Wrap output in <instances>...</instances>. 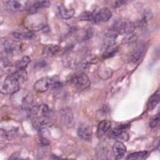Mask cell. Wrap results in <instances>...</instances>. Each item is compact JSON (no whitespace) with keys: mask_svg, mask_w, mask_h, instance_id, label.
Segmentation results:
<instances>
[{"mask_svg":"<svg viewBox=\"0 0 160 160\" xmlns=\"http://www.w3.org/2000/svg\"><path fill=\"white\" fill-rule=\"evenodd\" d=\"M12 34L17 39H31L34 36V32L31 30L27 31H14Z\"/></svg>","mask_w":160,"mask_h":160,"instance_id":"cell-20","label":"cell"},{"mask_svg":"<svg viewBox=\"0 0 160 160\" xmlns=\"http://www.w3.org/2000/svg\"><path fill=\"white\" fill-rule=\"evenodd\" d=\"M95 14L93 12L90 11H83L79 16V18L81 21H93Z\"/></svg>","mask_w":160,"mask_h":160,"instance_id":"cell-25","label":"cell"},{"mask_svg":"<svg viewBox=\"0 0 160 160\" xmlns=\"http://www.w3.org/2000/svg\"><path fill=\"white\" fill-rule=\"evenodd\" d=\"M160 101V92L157 91L154 92L149 98L147 102V108L148 110L153 109Z\"/></svg>","mask_w":160,"mask_h":160,"instance_id":"cell-17","label":"cell"},{"mask_svg":"<svg viewBox=\"0 0 160 160\" xmlns=\"http://www.w3.org/2000/svg\"><path fill=\"white\" fill-rule=\"evenodd\" d=\"M94 34V30L92 28H89L82 31L81 32H78L76 38L81 41H85L90 39Z\"/></svg>","mask_w":160,"mask_h":160,"instance_id":"cell-19","label":"cell"},{"mask_svg":"<svg viewBox=\"0 0 160 160\" xmlns=\"http://www.w3.org/2000/svg\"><path fill=\"white\" fill-rule=\"evenodd\" d=\"M2 47L5 54L8 56L14 55L16 53L19 52L21 49L20 43L11 39L4 40Z\"/></svg>","mask_w":160,"mask_h":160,"instance_id":"cell-5","label":"cell"},{"mask_svg":"<svg viewBox=\"0 0 160 160\" xmlns=\"http://www.w3.org/2000/svg\"><path fill=\"white\" fill-rule=\"evenodd\" d=\"M70 83L78 91H83L90 86V80L88 76L84 73L75 74L70 79Z\"/></svg>","mask_w":160,"mask_h":160,"instance_id":"cell-3","label":"cell"},{"mask_svg":"<svg viewBox=\"0 0 160 160\" xmlns=\"http://www.w3.org/2000/svg\"><path fill=\"white\" fill-rule=\"evenodd\" d=\"M61 120L62 123L68 127H71L74 122V116L69 108L61 109L59 113Z\"/></svg>","mask_w":160,"mask_h":160,"instance_id":"cell-9","label":"cell"},{"mask_svg":"<svg viewBox=\"0 0 160 160\" xmlns=\"http://www.w3.org/2000/svg\"><path fill=\"white\" fill-rule=\"evenodd\" d=\"M29 2V0H8L6 3V9L12 12L25 11Z\"/></svg>","mask_w":160,"mask_h":160,"instance_id":"cell-4","label":"cell"},{"mask_svg":"<svg viewBox=\"0 0 160 160\" xmlns=\"http://www.w3.org/2000/svg\"><path fill=\"white\" fill-rule=\"evenodd\" d=\"M146 49V45L144 44H139L132 51L131 56H130V59L133 62H136L139 61L143 54H144Z\"/></svg>","mask_w":160,"mask_h":160,"instance_id":"cell-10","label":"cell"},{"mask_svg":"<svg viewBox=\"0 0 160 160\" xmlns=\"http://www.w3.org/2000/svg\"><path fill=\"white\" fill-rule=\"evenodd\" d=\"M128 0H115L114 1V7L119 8L124 5L127 2Z\"/></svg>","mask_w":160,"mask_h":160,"instance_id":"cell-29","label":"cell"},{"mask_svg":"<svg viewBox=\"0 0 160 160\" xmlns=\"http://www.w3.org/2000/svg\"><path fill=\"white\" fill-rule=\"evenodd\" d=\"M61 50V48L58 44H47L42 49V54L46 56H54Z\"/></svg>","mask_w":160,"mask_h":160,"instance_id":"cell-15","label":"cell"},{"mask_svg":"<svg viewBox=\"0 0 160 160\" xmlns=\"http://www.w3.org/2000/svg\"><path fill=\"white\" fill-rule=\"evenodd\" d=\"M58 11L59 13L60 16L62 19H68L71 18L75 12V11L73 8H69L68 9L64 6L63 3H61L58 6Z\"/></svg>","mask_w":160,"mask_h":160,"instance_id":"cell-14","label":"cell"},{"mask_svg":"<svg viewBox=\"0 0 160 160\" xmlns=\"http://www.w3.org/2000/svg\"><path fill=\"white\" fill-rule=\"evenodd\" d=\"M30 58L28 56H24L21 59L16 61L11 66L14 68V71L19 69H25L28 66V64L30 62Z\"/></svg>","mask_w":160,"mask_h":160,"instance_id":"cell-18","label":"cell"},{"mask_svg":"<svg viewBox=\"0 0 160 160\" xmlns=\"http://www.w3.org/2000/svg\"><path fill=\"white\" fill-rule=\"evenodd\" d=\"M111 11L107 8H101L96 14H95L93 22L96 24L106 22L112 18Z\"/></svg>","mask_w":160,"mask_h":160,"instance_id":"cell-8","label":"cell"},{"mask_svg":"<svg viewBox=\"0 0 160 160\" xmlns=\"http://www.w3.org/2000/svg\"><path fill=\"white\" fill-rule=\"evenodd\" d=\"M77 132L78 136L83 140L89 141L92 138V129L87 125H81L79 126Z\"/></svg>","mask_w":160,"mask_h":160,"instance_id":"cell-13","label":"cell"},{"mask_svg":"<svg viewBox=\"0 0 160 160\" xmlns=\"http://www.w3.org/2000/svg\"><path fill=\"white\" fill-rule=\"evenodd\" d=\"M112 152L114 155V158L116 159L122 158L126 152V148L122 143L119 141H116L112 146Z\"/></svg>","mask_w":160,"mask_h":160,"instance_id":"cell-12","label":"cell"},{"mask_svg":"<svg viewBox=\"0 0 160 160\" xmlns=\"http://www.w3.org/2000/svg\"><path fill=\"white\" fill-rule=\"evenodd\" d=\"M160 123V113L155 114L149 121V125L151 128H154Z\"/></svg>","mask_w":160,"mask_h":160,"instance_id":"cell-26","label":"cell"},{"mask_svg":"<svg viewBox=\"0 0 160 160\" xmlns=\"http://www.w3.org/2000/svg\"><path fill=\"white\" fill-rule=\"evenodd\" d=\"M129 124L120 125L118 128L112 129L109 132V137L119 141H127L129 139V134L125 131L128 128Z\"/></svg>","mask_w":160,"mask_h":160,"instance_id":"cell-6","label":"cell"},{"mask_svg":"<svg viewBox=\"0 0 160 160\" xmlns=\"http://www.w3.org/2000/svg\"><path fill=\"white\" fill-rule=\"evenodd\" d=\"M28 79L27 72L25 69H19L6 76L1 85V92L6 94H12L20 89L22 82Z\"/></svg>","mask_w":160,"mask_h":160,"instance_id":"cell-1","label":"cell"},{"mask_svg":"<svg viewBox=\"0 0 160 160\" xmlns=\"http://www.w3.org/2000/svg\"><path fill=\"white\" fill-rule=\"evenodd\" d=\"M137 39V36L133 32L126 34L125 37L122 39L123 43H129L136 41Z\"/></svg>","mask_w":160,"mask_h":160,"instance_id":"cell-27","label":"cell"},{"mask_svg":"<svg viewBox=\"0 0 160 160\" xmlns=\"http://www.w3.org/2000/svg\"><path fill=\"white\" fill-rule=\"evenodd\" d=\"M108 150L106 146H100L99 147V149L96 150L97 156H98L99 158H105L104 156H107Z\"/></svg>","mask_w":160,"mask_h":160,"instance_id":"cell-28","label":"cell"},{"mask_svg":"<svg viewBox=\"0 0 160 160\" xmlns=\"http://www.w3.org/2000/svg\"><path fill=\"white\" fill-rule=\"evenodd\" d=\"M54 79L49 77H43L38 79L34 84V89L38 92H44L52 87Z\"/></svg>","mask_w":160,"mask_h":160,"instance_id":"cell-7","label":"cell"},{"mask_svg":"<svg viewBox=\"0 0 160 160\" xmlns=\"http://www.w3.org/2000/svg\"><path fill=\"white\" fill-rule=\"evenodd\" d=\"M18 131V129L16 128H12V129H1V138H4V139H11L16 135V132Z\"/></svg>","mask_w":160,"mask_h":160,"instance_id":"cell-22","label":"cell"},{"mask_svg":"<svg viewBox=\"0 0 160 160\" xmlns=\"http://www.w3.org/2000/svg\"><path fill=\"white\" fill-rule=\"evenodd\" d=\"M118 51H119V48L118 47L114 46H109L102 54V57L103 59H108V58H112L114 56L118 53Z\"/></svg>","mask_w":160,"mask_h":160,"instance_id":"cell-23","label":"cell"},{"mask_svg":"<svg viewBox=\"0 0 160 160\" xmlns=\"http://www.w3.org/2000/svg\"><path fill=\"white\" fill-rule=\"evenodd\" d=\"M136 28L135 23L128 19H121L116 21L109 28L116 34H127L132 32Z\"/></svg>","mask_w":160,"mask_h":160,"instance_id":"cell-2","label":"cell"},{"mask_svg":"<svg viewBox=\"0 0 160 160\" xmlns=\"http://www.w3.org/2000/svg\"><path fill=\"white\" fill-rule=\"evenodd\" d=\"M148 156V152L147 151H138L129 154L126 159H143L147 158Z\"/></svg>","mask_w":160,"mask_h":160,"instance_id":"cell-21","label":"cell"},{"mask_svg":"<svg viewBox=\"0 0 160 160\" xmlns=\"http://www.w3.org/2000/svg\"><path fill=\"white\" fill-rule=\"evenodd\" d=\"M40 142L43 145H48L49 144V140L47 138L44 137H41L40 138Z\"/></svg>","mask_w":160,"mask_h":160,"instance_id":"cell-30","label":"cell"},{"mask_svg":"<svg viewBox=\"0 0 160 160\" xmlns=\"http://www.w3.org/2000/svg\"><path fill=\"white\" fill-rule=\"evenodd\" d=\"M49 6L50 1L49 0H38L29 8L28 11L31 14H33L42 9L48 8Z\"/></svg>","mask_w":160,"mask_h":160,"instance_id":"cell-11","label":"cell"},{"mask_svg":"<svg viewBox=\"0 0 160 160\" xmlns=\"http://www.w3.org/2000/svg\"><path fill=\"white\" fill-rule=\"evenodd\" d=\"M112 70L107 67H103L99 69L98 74L99 77L102 79H108L111 77L112 74Z\"/></svg>","mask_w":160,"mask_h":160,"instance_id":"cell-24","label":"cell"},{"mask_svg":"<svg viewBox=\"0 0 160 160\" xmlns=\"http://www.w3.org/2000/svg\"><path fill=\"white\" fill-rule=\"evenodd\" d=\"M111 122L109 120L104 119L100 121L97 129V136L99 138L102 137L110 128Z\"/></svg>","mask_w":160,"mask_h":160,"instance_id":"cell-16","label":"cell"}]
</instances>
